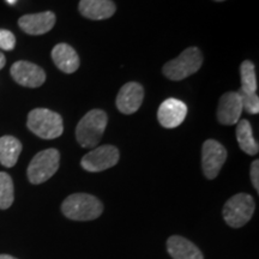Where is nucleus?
I'll list each match as a JSON object with an SVG mask.
<instances>
[{
	"instance_id": "obj_1",
	"label": "nucleus",
	"mask_w": 259,
	"mask_h": 259,
	"mask_svg": "<svg viewBox=\"0 0 259 259\" xmlns=\"http://www.w3.org/2000/svg\"><path fill=\"white\" fill-rule=\"evenodd\" d=\"M61 211L72 221H93L101 216L103 204L88 193H73L61 204Z\"/></svg>"
},
{
	"instance_id": "obj_2",
	"label": "nucleus",
	"mask_w": 259,
	"mask_h": 259,
	"mask_svg": "<svg viewBox=\"0 0 259 259\" xmlns=\"http://www.w3.org/2000/svg\"><path fill=\"white\" fill-rule=\"evenodd\" d=\"M108 116L101 109H93L80 119L76 127V138L82 148H95L101 141Z\"/></svg>"
},
{
	"instance_id": "obj_3",
	"label": "nucleus",
	"mask_w": 259,
	"mask_h": 259,
	"mask_svg": "<svg viewBox=\"0 0 259 259\" xmlns=\"http://www.w3.org/2000/svg\"><path fill=\"white\" fill-rule=\"evenodd\" d=\"M28 128L42 139H54L64 132L63 118L46 108H36L28 114Z\"/></svg>"
},
{
	"instance_id": "obj_4",
	"label": "nucleus",
	"mask_w": 259,
	"mask_h": 259,
	"mask_svg": "<svg viewBox=\"0 0 259 259\" xmlns=\"http://www.w3.org/2000/svg\"><path fill=\"white\" fill-rule=\"evenodd\" d=\"M203 65V54L197 47L186 48L179 57L164 64L162 72L170 80H183L196 73Z\"/></svg>"
},
{
	"instance_id": "obj_5",
	"label": "nucleus",
	"mask_w": 259,
	"mask_h": 259,
	"mask_svg": "<svg viewBox=\"0 0 259 259\" xmlns=\"http://www.w3.org/2000/svg\"><path fill=\"white\" fill-rule=\"evenodd\" d=\"M255 203L248 193H238L227 200L222 213L227 225L232 228H240L252 219Z\"/></svg>"
},
{
	"instance_id": "obj_6",
	"label": "nucleus",
	"mask_w": 259,
	"mask_h": 259,
	"mask_svg": "<svg viewBox=\"0 0 259 259\" xmlns=\"http://www.w3.org/2000/svg\"><path fill=\"white\" fill-rule=\"evenodd\" d=\"M60 154L57 149H46L35 155L28 166V179L34 185L51 179L59 169Z\"/></svg>"
},
{
	"instance_id": "obj_7",
	"label": "nucleus",
	"mask_w": 259,
	"mask_h": 259,
	"mask_svg": "<svg viewBox=\"0 0 259 259\" xmlns=\"http://www.w3.org/2000/svg\"><path fill=\"white\" fill-rule=\"evenodd\" d=\"M119 157H120V153L114 145H101L84 155L80 160V166L87 171L97 173V171H103L114 167L118 163Z\"/></svg>"
},
{
	"instance_id": "obj_8",
	"label": "nucleus",
	"mask_w": 259,
	"mask_h": 259,
	"mask_svg": "<svg viewBox=\"0 0 259 259\" xmlns=\"http://www.w3.org/2000/svg\"><path fill=\"white\" fill-rule=\"evenodd\" d=\"M227 160V150L220 142L208 139L202 148V168L206 179H215Z\"/></svg>"
},
{
	"instance_id": "obj_9",
	"label": "nucleus",
	"mask_w": 259,
	"mask_h": 259,
	"mask_svg": "<svg viewBox=\"0 0 259 259\" xmlns=\"http://www.w3.org/2000/svg\"><path fill=\"white\" fill-rule=\"evenodd\" d=\"M11 76L16 83L27 88H37L46 80V73L36 64L29 61H16L11 66Z\"/></svg>"
},
{
	"instance_id": "obj_10",
	"label": "nucleus",
	"mask_w": 259,
	"mask_h": 259,
	"mask_svg": "<svg viewBox=\"0 0 259 259\" xmlns=\"http://www.w3.org/2000/svg\"><path fill=\"white\" fill-rule=\"evenodd\" d=\"M187 115V106L178 99H167L157 111L158 122L166 128H176L183 124Z\"/></svg>"
},
{
	"instance_id": "obj_11",
	"label": "nucleus",
	"mask_w": 259,
	"mask_h": 259,
	"mask_svg": "<svg viewBox=\"0 0 259 259\" xmlns=\"http://www.w3.org/2000/svg\"><path fill=\"white\" fill-rule=\"evenodd\" d=\"M144 100V89L139 83L128 82L119 90L116 107L122 114H134L139 109Z\"/></svg>"
},
{
	"instance_id": "obj_12",
	"label": "nucleus",
	"mask_w": 259,
	"mask_h": 259,
	"mask_svg": "<svg viewBox=\"0 0 259 259\" xmlns=\"http://www.w3.org/2000/svg\"><path fill=\"white\" fill-rule=\"evenodd\" d=\"M242 105L240 96L235 92L223 94L218 107V119L222 125H235L240 120Z\"/></svg>"
},
{
	"instance_id": "obj_13",
	"label": "nucleus",
	"mask_w": 259,
	"mask_h": 259,
	"mask_svg": "<svg viewBox=\"0 0 259 259\" xmlns=\"http://www.w3.org/2000/svg\"><path fill=\"white\" fill-rule=\"evenodd\" d=\"M56 24V15L51 11L24 15L18 19V25L29 35H44Z\"/></svg>"
},
{
	"instance_id": "obj_14",
	"label": "nucleus",
	"mask_w": 259,
	"mask_h": 259,
	"mask_svg": "<svg viewBox=\"0 0 259 259\" xmlns=\"http://www.w3.org/2000/svg\"><path fill=\"white\" fill-rule=\"evenodd\" d=\"M78 10L83 17L92 21H102L115 14L116 6L112 0H80Z\"/></svg>"
},
{
	"instance_id": "obj_15",
	"label": "nucleus",
	"mask_w": 259,
	"mask_h": 259,
	"mask_svg": "<svg viewBox=\"0 0 259 259\" xmlns=\"http://www.w3.org/2000/svg\"><path fill=\"white\" fill-rule=\"evenodd\" d=\"M167 252L173 259H204L202 251L180 235H173L167 240Z\"/></svg>"
},
{
	"instance_id": "obj_16",
	"label": "nucleus",
	"mask_w": 259,
	"mask_h": 259,
	"mask_svg": "<svg viewBox=\"0 0 259 259\" xmlns=\"http://www.w3.org/2000/svg\"><path fill=\"white\" fill-rule=\"evenodd\" d=\"M52 59L64 73H73L79 67V57L70 45L59 44L52 50Z\"/></svg>"
},
{
	"instance_id": "obj_17",
	"label": "nucleus",
	"mask_w": 259,
	"mask_h": 259,
	"mask_svg": "<svg viewBox=\"0 0 259 259\" xmlns=\"http://www.w3.org/2000/svg\"><path fill=\"white\" fill-rule=\"evenodd\" d=\"M22 153V143L12 136L0 138V163L6 168L14 167Z\"/></svg>"
},
{
	"instance_id": "obj_18",
	"label": "nucleus",
	"mask_w": 259,
	"mask_h": 259,
	"mask_svg": "<svg viewBox=\"0 0 259 259\" xmlns=\"http://www.w3.org/2000/svg\"><path fill=\"white\" fill-rule=\"evenodd\" d=\"M236 139H238L239 147L244 153L251 156L258 154L259 145L252 134V126L248 120H239L236 124Z\"/></svg>"
},
{
	"instance_id": "obj_19",
	"label": "nucleus",
	"mask_w": 259,
	"mask_h": 259,
	"mask_svg": "<svg viewBox=\"0 0 259 259\" xmlns=\"http://www.w3.org/2000/svg\"><path fill=\"white\" fill-rule=\"evenodd\" d=\"M240 77H241V90L247 94L257 93V76H255L254 64L250 60L242 61L240 66Z\"/></svg>"
},
{
	"instance_id": "obj_20",
	"label": "nucleus",
	"mask_w": 259,
	"mask_h": 259,
	"mask_svg": "<svg viewBox=\"0 0 259 259\" xmlns=\"http://www.w3.org/2000/svg\"><path fill=\"white\" fill-rule=\"evenodd\" d=\"M14 181L8 173L0 171V209H9L14 203Z\"/></svg>"
},
{
	"instance_id": "obj_21",
	"label": "nucleus",
	"mask_w": 259,
	"mask_h": 259,
	"mask_svg": "<svg viewBox=\"0 0 259 259\" xmlns=\"http://www.w3.org/2000/svg\"><path fill=\"white\" fill-rule=\"evenodd\" d=\"M239 94L241 100L242 111L247 112L248 114H258L259 113V97L257 94H247L240 89Z\"/></svg>"
},
{
	"instance_id": "obj_22",
	"label": "nucleus",
	"mask_w": 259,
	"mask_h": 259,
	"mask_svg": "<svg viewBox=\"0 0 259 259\" xmlns=\"http://www.w3.org/2000/svg\"><path fill=\"white\" fill-rule=\"evenodd\" d=\"M16 46V37L10 30L0 29V48L4 51H12Z\"/></svg>"
},
{
	"instance_id": "obj_23",
	"label": "nucleus",
	"mask_w": 259,
	"mask_h": 259,
	"mask_svg": "<svg viewBox=\"0 0 259 259\" xmlns=\"http://www.w3.org/2000/svg\"><path fill=\"white\" fill-rule=\"evenodd\" d=\"M251 181L257 192H259V161L254 160L251 164Z\"/></svg>"
},
{
	"instance_id": "obj_24",
	"label": "nucleus",
	"mask_w": 259,
	"mask_h": 259,
	"mask_svg": "<svg viewBox=\"0 0 259 259\" xmlns=\"http://www.w3.org/2000/svg\"><path fill=\"white\" fill-rule=\"evenodd\" d=\"M5 64H6V58H5L4 54L0 52V70H2L3 67L5 66Z\"/></svg>"
},
{
	"instance_id": "obj_25",
	"label": "nucleus",
	"mask_w": 259,
	"mask_h": 259,
	"mask_svg": "<svg viewBox=\"0 0 259 259\" xmlns=\"http://www.w3.org/2000/svg\"><path fill=\"white\" fill-rule=\"evenodd\" d=\"M0 259H17V258L12 257V255H9V254H0Z\"/></svg>"
},
{
	"instance_id": "obj_26",
	"label": "nucleus",
	"mask_w": 259,
	"mask_h": 259,
	"mask_svg": "<svg viewBox=\"0 0 259 259\" xmlns=\"http://www.w3.org/2000/svg\"><path fill=\"white\" fill-rule=\"evenodd\" d=\"M16 2H17V0H6V3H8V4H10V5L16 4Z\"/></svg>"
},
{
	"instance_id": "obj_27",
	"label": "nucleus",
	"mask_w": 259,
	"mask_h": 259,
	"mask_svg": "<svg viewBox=\"0 0 259 259\" xmlns=\"http://www.w3.org/2000/svg\"><path fill=\"white\" fill-rule=\"evenodd\" d=\"M215 2H225V0H215Z\"/></svg>"
}]
</instances>
